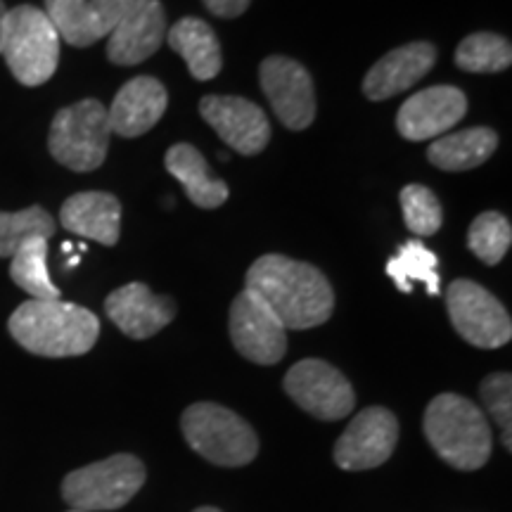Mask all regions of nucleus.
Returning <instances> with one entry per match:
<instances>
[{
	"label": "nucleus",
	"instance_id": "obj_24",
	"mask_svg": "<svg viewBox=\"0 0 512 512\" xmlns=\"http://www.w3.org/2000/svg\"><path fill=\"white\" fill-rule=\"evenodd\" d=\"M10 278L15 280L19 290H24L31 299L41 302H55L62 297L48 273V240L31 238L10 256Z\"/></svg>",
	"mask_w": 512,
	"mask_h": 512
},
{
	"label": "nucleus",
	"instance_id": "obj_4",
	"mask_svg": "<svg viewBox=\"0 0 512 512\" xmlns=\"http://www.w3.org/2000/svg\"><path fill=\"white\" fill-rule=\"evenodd\" d=\"M10 72L27 88L43 86L53 79L60 64V34L46 10L34 5H17L5 17L3 50Z\"/></svg>",
	"mask_w": 512,
	"mask_h": 512
},
{
	"label": "nucleus",
	"instance_id": "obj_9",
	"mask_svg": "<svg viewBox=\"0 0 512 512\" xmlns=\"http://www.w3.org/2000/svg\"><path fill=\"white\" fill-rule=\"evenodd\" d=\"M285 392L318 420H342L356 406V394L347 377L320 358H304L285 375Z\"/></svg>",
	"mask_w": 512,
	"mask_h": 512
},
{
	"label": "nucleus",
	"instance_id": "obj_31",
	"mask_svg": "<svg viewBox=\"0 0 512 512\" xmlns=\"http://www.w3.org/2000/svg\"><path fill=\"white\" fill-rule=\"evenodd\" d=\"M204 8H207L211 15L223 17V19H235L245 15L252 0H202Z\"/></svg>",
	"mask_w": 512,
	"mask_h": 512
},
{
	"label": "nucleus",
	"instance_id": "obj_18",
	"mask_svg": "<svg viewBox=\"0 0 512 512\" xmlns=\"http://www.w3.org/2000/svg\"><path fill=\"white\" fill-rule=\"evenodd\" d=\"M434 62H437V46L427 41L406 43L389 50L363 79V95L373 102L394 98L430 74Z\"/></svg>",
	"mask_w": 512,
	"mask_h": 512
},
{
	"label": "nucleus",
	"instance_id": "obj_15",
	"mask_svg": "<svg viewBox=\"0 0 512 512\" xmlns=\"http://www.w3.org/2000/svg\"><path fill=\"white\" fill-rule=\"evenodd\" d=\"M467 114V98L456 86H432L415 93L396 114V128L406 140L420 143L444 136Z\"/></svg>",
	"mask_w": 512,
	"mask_h": 512
},
{
	"label": "nucleus",
	"instance_id": "obj_20",
	"mask_svg": "<svg viewBox=\"0 0 512 512\" xmlns=\"http://www.w3.org/2000/svg\"><path fill=\"white\" fill-rule=\"evenodd\" d=\"M60 223L79 238L114 247L121 233V202L110 192H79L62 204Z\"/></svg>",
	"mask_w": 512,
	"mask_h": 512
},
{
	"label": "nucleus",
	"instance_id": "obj_16",
	"mask_svg": "<svg viewBox=\"0 0 512 512\" xmlns=\"http://www.w3.org/2000/svg\"><path fill=\"white\" fill-rule=\"evenodd\" d=\"M166 15L159 0H136L119 19L107 41V57L119 67L145 62L162 48Z\"/></svg>",
	"mask_w": 512,
	"mask_h": 512
},
{
	"label": "nucleus",
	"instance_id": "obj_27",
	"mask_svg": "<svg viewBox=\"0 0 512 512\" xmlns=\"http://www.w3.org/2000/svg\"><path fill=\"white\" fill-rule=\"evenodd\" d=\"M57 223L43 207L0 211V259H10L31 238H53Z\"/></svg>",
	"mask_w": 512,
	"mask_h": 512
},
{
	"label": "nucleus",
	"instance_id": "obj_30",
	"mask_svg": "<svg viewBox=\"0 0 512 512\" xmlns=\"http://www.w3.org/2000/svg\"><path fill=\"white\" fill-rule=\"evenodd\" d=\"M479 394H482V401L486 411L491 413V418L496 420V425L501 427V439L503 446L512 448V377L510 373H491L484 377V382L479 384Z\"/></svg>",
	"mask_w": 512,
	"mask_h": 512
},
{
	"label": "nucleus",
	"instance_id": "obj_23",
	"mask_svg": "<svg viewBox=\"0 0 512 512\" xmlns=\"http://www.w3.org/2000/svg\"><path fill=\"white\" fill-rule=\"evenodd\" d=\"M498 133L486 126L444 133L427 147V159L441 171H470L496 152Z\"/></svg>",
	"mask_w": 512,
	"mask_h": 512
},
{
	"label": "nucleus",
	"instance_id": "obj_10",
	"mask_svg": "<svg viewBox=\"0 0 512 512\" xmlns=\"http://www.w3.org/2000/svg\"><path fill=\"white\" fill-rule=\"evenodd\" d=\"M230 342L256 366H275L287 351V330L264 299L242 290L230 306Z\"/></svg>",
	"mask_w": 512,
	"mask_h": 512
},
{
	"label": "nucleus",
	"instance_id": "obj_19",
	"mask_svg": "<svg viewBox=\"0 0 512 512\" xmlns=\"http://www.w3.org/2000/svg\"><path fill=\"white\" fill-rule=\"evenodd\" d=\"M169 95L155 76H136L119 88L117 98L107 107L112 133L121 138H138L162 121Z\"/></svg>",
	"mask_w": 512,
	"mask_h": 512
},
{
	"label": "nucleus",
	"instance_id": "obj_7",
	"mask_svg": "<svg viewBox=\"0 0 512 512\" xmlns=\"http://www.w3.org/2000/svg\"><path fill=\"white\" fill-rule=\"evenodd\" d=\"M145 465L131 453L100 460L69 472L62 482V498L81 512L119 510L143 489Z\"/></svg>",
	"mask_w": 512,
	"mask_h": 512
},
{
	"label": "nucleus",
	"instance_id": "obj_34",
	"mask_svg": "<svg viewBox=\"0 0 512 512\" xmlns=\"http://www.w3.org/2000/svg\"><path fill=\"white\" fill-rule=\"evenodd\" d=\"M72 512H81V510H72Z\"/></svg>",
	"mask_w": 512,
	"mask_h": 512
},
{
	"label": "nucleus",
	"instance_id": "obj_32",
	"mask_svg": "<svg viewBox=\"0 0 512 512\" xmlns=\"http://www.w3.org/2000/svg\"><path fill=\"white\" fill-rule=\"evenodd\" d=\"M5 17H8V8L0 0V50H3V38H5Z\"/></svg>",
	"mask_w": 512,
	"mask_h": 512
},
{
	"label": "nucleus",
	"instance_id": "obj_17",
	"mask_svg": "<svg viewBox=\"0 0 512 512\" xmlns=\"http://www.w3.org/2000/svg\"><path fill=\"white\" fill-rule=\"evenodd\" d=\"M105 313L126 337L150 339L176 318L178 306L145 283H128L105 299Z\"/></svg>",
	"mask_w": 512,
	"mask_h": 512
},
{
	"label": "nucleus",
	"instance_id": "obj_21",
	"mask_svg": "<svg viewBox=\"0 0 512 512\" xmlns=\"http://www.w3.org/2000/svg\"><path fill=\"white\" fill-rule=\"evenodd\" d=\"M166 43L188 64L192 79L211 81L219 76L221 60V43L216 31L209 27L200 17H183L178 19L171 29H166Z\"/></svg>",
	"mask_w": 512,
	"mask_h": 512
},
{
	"label": "nucleus",
	"instance_id": "obj_2",
	"mask_svg": "<svg viewBox=\"0 0 512 512\" xmlns=\"http://www.w3.org/2000/svg\"><path fill=\"white\" fill-rule=\"evenodd\" d=\"M15 342L29 354L46 358L83 356L95 347L100 337V320L83 306L29 299L8 320Z\"/></svg>",
	"mask_w": 512,
	"mask_h": 512
},
{
	"label": "nucleus",
	"instance_id": "obj_1",
	"mask_svg": "<svg viewBox=\"0 0 512 512\" xmlns=\"http://www.w3.org/2000/svg\"><path fill=\"white\" fill-rule=\"evenodd\" d=\"M245 290L271 306L285 330H309L328 323L335 292L320 268L283 254H264L249 266Z\"/></svg>",
	"mask_w": 512,
	"mask_h": 512
},
{
	"label": "nucleus",
	"instance_id": "obj_12",
	"mask_svg": "<svg viewBox=\"0 0 512 512\" xmlns=\"http://www.w3.org/2000/svg\"><path fill=\"white\" fill-rule=\"evenodd\" d=\"M399 441V420L382 406H370L354 415L335 444V463L342 470L358 472L380 467L392 458Z\"/></svg>",
	"mask_w": 512,
	"mask_h": 512
},
{
	"label": "nucleus",
	"instance_id": "obj_33",
	"mask_svg": "<svg viewBox=\"0 0 512 512\" xmlns=\"http://www.w3.org/2000/svg\"><path fill=\"white\" fill-rule=\"evenodd\" d=\"M195 512H221V510H216V508H197Z\"/></svg>",
	"mask_w": 512,
	"mask_h": 512
},
{
	"label": "nucleus",
	"instance_id": "obj_29",
	"mask_svg": "<svg viewBox=\"0 0 512 512\" xmlns=\"http://www.w3.org/2000/svg\"><path fill=\"white\" fill-rule=\"evenodd\" d=\"M401 209L403 223L418 238H430V235L439 233L441 223H444V209H441L439 197L425 185H406L401 190Z\"/></svg>",
	"mask_w": 512,
	"mask_h": 512
},
{
	"label": "nucleus",
	"instance_id": "obj_25",
	"mask_svg": "<svg viewBox=\"0 0 512 512\" xmlns=\"http://www.w3.org/2000/svg\"><path fill=\"white\" fill-rule=\"evenodd\" d=\"M439 259L432 249H427L420 240H408L406 245L396 249V254L387 261L389 278L403 294H411L415 283H422L432 297H437L439 285Z\"/></svg>",
	"mask_w": 512,
	"mask_h": 512
},
{
	"label": "nucleus",
	"instance_id": "obj_14",
	"mask_svg": "<svg viewBox=\"0 0 512 512\" xmlns=\"http://www.w3.org/2000/svg\"><path fill=\"white\" fill-rule=\"evenodd\" d=\"M136 0H46V15L69 46L88 48L110 36Z\"/></svg>",
	"mask_w": 512,
	"mask_h": 512
},
{
	"label": "nucleus",
	"instance_id": "obj_26",
	"mask_svg": "<svg viewBox=\"0 0 512 512\" xmlns=\"http://www.w3.org/2000/svg\"><path fill=\"white\" fill-rule=\"evenodd\" d=\"M458 69L472 74L505 72L512 64V46L505 36L477 31L460 41L456 50Z\"/></svg>",
	"mask_w": 512,
	"mask_h": 512
},
{
	"label": "nucleus",
	"instance_id": "obj_11",
	"mask_svg": "<svg viewBox=\"0 0 512 512\" xmlns=\"http://www.w3.org/2000/svg\"><path fill=\"white\" fill-rule=\"evenodd\" d=\"M261 88L275 117L290 131H304L316 119V91L309 69L292 57L271 55L261 62Z\"/></svg>",
	"mask_w": 512,
	"mask_h": 512
},
{
	"label": "nucleus",
	"instance_id": "obj_28",
	"mask_svg": "<svg viewBox=\"0 0 512 512\" xmlns=\"http://www.w3.org/2000/svg\"><path fill=\"white\" fill-rule=\"evenodd\" d=\"M512 245L510 221L498 211H484L467 230V247L486 266L501 264Z\"/></svg>",
	"mask_w": 512,
	"mask_h": 512
},
{
	"label": "nucleus",
	"instance_id": "obj_8",
	"mask_svg": "<svg viewBox=\"0 0 512 512\" xmlns=\"http://www.w3.org/2000/svg\"><path fill=\"white\" fill-rule=\"evenodd\" d=\"M446 309L453 328L465 342L479 349H498L510 342L512 320L505 306L489 290L460 278L448 285Z\"/></svg>",
	"mask_w": 512,
	"mask_h": 512
},
{
	"label": "nucleus",
	"instance_id": "obj_3",
	"mask_svg": "<svg viewBox=\"0 0 512 512\" xmlns=\"http://www.w3.org/2000/svg\"><path fill=\"white\" fill-rule=\"evenodd\" d=\"M422 430L437 456L453 470L475 472L491 456V430L482 408L460 394L434 396Z\"/></svg>",
	"mask_w": 512,
	"mask_h": 512
},
{
	"label": "nucleus",
	"instance_id": "obj_13",
	"mask_svg": "<svg viewBox=\"0 0 512 512\" xmlns=\"http://www.w3.org/2000/svg\"><path fill=\"white\" fill-rule=\"evenodd\" d=\"M200 114L223 143L240 155H259L271 143V121L266 112L238 95H207L200 100Z\"/></svg>",
	"mask_w": 512,
	"mask_h": 512
},
{
	"label": "nucleus",
	"instance_id": "obj_5",
	"mask_svg": "<svg viewBox=\"0 0 512 512\" xmlns=\"http://www.w3.org/2000/svg\"><path fill=\"white\" fill-rule=\"evenodd\" d=\"M181 430L192 451L214 465L242 467L259 453L252 425L219 403H192L183 413Z\"/></svg>",
	"mask_w": 512,
	"mask_h": 512
},
{
	"label": "nucleus",
	"instance_id": "obj_6",
	"mask_svg": "<svg viewBox=\"0 0 512 512\" xmlns=\"http://www.w3.org/2000/svg\"><path fill=\"white\" fill-rule=\"evenodd\" d=\"M110 119L107 107L102 102L88 98L76 105L62 107L50 124L48 150L57 164L67 169L95 171L105 164L107 150H110Z\"/></svg>",
	"mask_w": 512,
	"mask_h": 512
},
{
	"label": "nucleus",
	"instance_id": "obj_22",
	"mask_svg": "<svg viewBox=\"0 0 512 512\" xmlns=\"http://www.w3.org/2000/svg\"><path fill=\"white\" fill-rule=\"evenodd\" d=\"M166 169L183 185L185 195L200 209H216L228 200V185L211 174L207 159L195 145L176 143L166 152Z\"/></svg>",
	"mask_w": 512,
	"mask_h": 512
}]
</instances>
